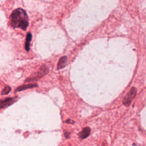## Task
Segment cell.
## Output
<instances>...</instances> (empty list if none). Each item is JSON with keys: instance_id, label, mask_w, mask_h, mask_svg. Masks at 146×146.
Masks as SVG:
<instances>
[{"instance_id": "3", "label": "cell", "mask_w": 146, "mask_h": 146, "mask_svg": "<svg viewBox=\"0 0 146 146\" xmlns=\"http://www.w3.org/2000/svg\"><path fill=\"white\" fill-rule=\"evenodd\" d=\"M137 90L135 87H132L129 92L126 94L123 99V103L124 106L128 107L130 105L132 100L136 95Z\"/></svg>"}, {"instance_id": "12", "label": "cell", "mask_w": 146, "mask_h": 146, "mask_svg": "<svg viewBox=\"0 0 146 146\" xmlns=\"http://www.w3.org/2000/svg\"><path fill=\"white\" fill-rule=\"evenodd\" d=\"M102 146H107V143L106 141H104L103 144H102Z\"/></svg>"}, {"instance_id": "9", "label": "cell", "mask_w": 146, "mask_h": 146, "mask_svg": "<svg viewBox=\"0 0 146 146\" xmlns=\"http://www.w3.org/2000/svg\"><path fill=\"white\" fill-rule=\"evenodd\" d=\"M11 87H9V86H6L3 90H2V92H1V94L2 95H7L8 94L10 91H11Z\"/></svg>"}, {"instance_id": "10", "label": "cell", "mask_w": 146, "mask_h": 146, "mask_svg": "<svg viewBox=\"0 0 146 146\" xmlns=\"http://www.w3.org/2000/svg\"><path fill=\"white\" fill-rule=\"evenodd\" d=\"M64 135L65 136V137L66 138H68L70 136V133L68 131H64Z\"/></svg>"}, {"instance_id": "1", "label": "cell", "mask_w": 146, "mask_h": 146, "mask_svg": "<svg viewBox=\"0 0 146 146\" xmlns=\"http://www.w3.org/2000/svg\"><path fill=\"white\" fill-rule=\"evenodd\" d=\"M10 24L14 28L26 30L29 25V18L26 11L22 9L14 10L10 17Z\"/></svg>"}, {"instance_id": "8", "label": "cell", "mask_w": 146, "mask_h": 146, "mask_svg": "<svg viewBox=\"0 0 146 146\" xmlns=\"http://www.w3.org/2000/svg\"><path fill=\"white\" fill-rule=\"evenodd\" d=\"M31 38H32V35L30 33H29L27 34L26 42H25V48H26V51H29V49H30V43L31 40Z\"/></svg>"}, {"instance_id": "6", "label": "cell", "mask_w": 146, "mask_h": 146, "mask_svg": "<svg viewBox=\"0 0 146 146\" xmlns=\"http://www.w3.org/2000/svg\"><path fill=\"white\" fill-rule=\"evenodd\" d=\"M67 56H62L61 57L59 60V62L58 63V64H57V69L59 70V69H61V68H63L64 67H65L66 63H67Z\"/></svg>"}, {"instance_id": "4", "label": "cell", "mask_w": 146, "mask_h": 146, "mask_svg": "<svg viewBox=\"0 0 146 146\" xmlns=\"http://www.w3.org/2000/svg\"><path fill=\"white\" fill-rule=\"evenodd\" d=\"M17 100V97L7 98L1 102V108L3 109L13 104Z\"/></svg>"}, {"instance_id": "2", "label": "cell", "mask_w": 146, "mask_h": 146, "mask_svg": "<svg viewBox=\"0 0 146 146\" xmlns=\"http://www.w3.org/2000/svg\"><path fill=\"white\" fill-rule=\"evenodd\" d=\"M47 72H48V68L45 66H42L40 68V69L38 70V71H37L35 74L32 75L31 76H30L28 79H26L25 82H26L37 80L38 79L41 78L43 75H46Z\"/></svg>"}, {"instance_id": "5", "label": "cell", "mask_w": 146, "mask_h": 146, "mask_svg": "<svg viewBox=\"0 0 146 146\" xmlns=\"http://www.w3.org/2000/svg\"><path fill=\"white\" fill-rule=\"evenodd\" d=\"M90 132H91V129L90 127H84L83 129V130L80 131L78 134L79 138L81 139H84L87 138L90 135Z\"/></svg>"}, {"instance_id": "11", "label": "cell", "mask_w": 146, "mask_h": 146, "mask_svg": "<svg viewBox=\"0 0 146 146\" xmlns=\"http://www.w3.org/2000/svg\"><path fill=\"white\" fill-rule=\"evenodd\" d=\"M66 123H69V124H74V121L72 120H71V119H68L66 121Z\"/></svg>"}, {"instance_id": "7", "label": "cell", "mask_w": 146, "mask_h": 146, "mask_svg": "<svg viewBox=\"0 0 146 146\" xmlns=\"http://www.w3.org/2000/svg\"><path fill=\"white\" fill-rule=\"evenodd\" d=\"M37 87V84H24L18 87H17L15 90V92L18 91H21L22 90H25L27 88H34Z\"/></svg>"}]
</instances>
